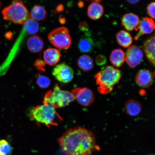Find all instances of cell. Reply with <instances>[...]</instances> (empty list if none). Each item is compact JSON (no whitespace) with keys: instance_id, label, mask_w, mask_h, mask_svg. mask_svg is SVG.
Returning a JSON list of instances; mask_svg holds the SVG:
<instances>
[{"instance_id":"1","label":"cell","mask_w":155,"mask_h":155,"mask_svg":"<svg viewBox=\"0 0 155 155\" xmlns=\"http://www.w3.org/2000/svg\"><path fill=\"white\" fill-rule=\"evenodd\" d=\"M58 142L66 155H92L97 147L94 134L81 127L68 130Z\"/></svg>"},{"instance_id":"2","label":"cell","mask_w":155,"mask_h":155,"mask_svg":"<svg viewBox=\"0 0 155 155\" xmlns=\"http://www.w3.org/2000/svg\"><path fill=\"white\" fill-rule=\"evenodd\" d=\"M121 77V71L107 66L94 75L98 92L102 95L109 94L119 83Z\"/></svg>"},{"instance_id":"3","label":"cell","mask_w":155,"mask_h":155,"mask_svg":"<svg viewBox=\"0 0 155 155\" xmlns=\"http://www.w3.org/2000/svg\"><path fill=\"white\" fill-rule=\"evenodd\" d=\"M30 118L32 120L44 124L48 127L58 125L63 120L55 108L50 104L39 105L32 108L30 112Z\"/></svg>"},{"instance_id":"4","label":"cell","mask_w":155,"mask_h":155,"mask_svg":"<svg viewBox=\"0 0 155 155\" xmlns=\"http://www.w3.org/2000/svg\"><path fill=\"white\" fill-rule=\"evenodd\" d=\"M4 19L15 24L22 25L30 17V13L21 1H14L2 11Z\"/></svg>"},{"instance_id":"5","label":"cell","mask_w":155,"mask_h":155,"mask_svg":"<svg viewBox=\"0 0 155 155\" xmlns=\"http://www.w3.org/2000/svg\"><path fill=\"white\" fill-rule=\"evenodd\" d=\"M75 100L71 92L61 90L58 84L54 87L53 90H50L44 97L43 103L45 105L50 104L55 108L64 107L68 105Z\"/></svg>"},{"instance_id":"6","label":"cell","mask_w":155,"mask_h":155,"mask_svg":"<svg viewBox=\"0 0 155 155\" xmlns=\"http://www.w3.org/2000/svg\"><path fill=\"white\" fill-rule=\"evenodd\" d=\"M48 38L53 45L59 49H68L71 43L70 34L65 27L54 29L48 34Z\"/></svg>"},{"instance_id":"7","label":"cell","mask_w":155,"mask_h":155,"mask_svg":"<svg viewBox=\"0 0 155 155\" xmlns=\"http://www.w3.org/2000/svg\"><path fill=\"white\" fill-rule=\"evenodd\" d=\"M71 94L78 104L81 106L88 107L92 104L94 101L95 96L94 92L88 88L76 87L71 91Z\"/></svg>"},{"instance_id":"8","label":"cell","mask_w":155,"mask_h":155,"mask_svg":"<svg viewBox=\"0 0 155 155\" xmlns=\"http://www.w3.org/2000/svg\"><path fill=\"white\" fill-rule=\"evenodd\" d=\"M52 74L59 82L68 83L72 80L74 73L72 68L66 64L62 63L55 66Z\"/></svg>"},{"instance_id":"9","label":"cell","mask_w":155,"mask_h":155,"mask_svg":"<svg viewBox=\"0 0 155 155\" xmlns=\"http://www.w3.org/2000/svg\"><path fill=\"white\" fill-rule=\"evenodd\" d=\"M143 54L142 50L137 45L130 46L127 50L125 60L130 67L134 68L140 64L142 61Z\"/></svg>"},{"instance_id":"10","label":"cell","mask_w":155,"mask_h":155,"mask_svg":"<svg viewBox=\"0 0 155 155\" xmlns=\"http://www.w3.org/2000/svg\"><path fill=\"white\" fill-rule=\"evenodd\" d=\"M153 80V75L150 71L146 69L139 70L136 75L135 81L139 87L148 88L152 84Z\"/></svg>"},{"instance_id":"11","label":"cell","mask_w":155,"mask_h":155,"mask_svg":"<svg viewBox=\"0 0 155 155\" xmlns=\"http://www.w3.org/2000/svg\"><path fill=\"white\" fill-rule=\"evenodd\" d=\"M154 22L152 18H143L140 21L137 26L138 32L135 36V40H138L143 35L151 34L155 28Z\"/></svg>"},{"instance_id":"12","label":"cell","mask_w":155,"mask_h":155,"mask_svg":"<svg viewBox=\"0 0 155 155\" xmlns=\"http://www.w3.org/2000/svg\"><path fill=\"white\" fill-rule=\"evenodd\" d=\"M61 56V52L57 48H48L44 52V61L50 66H54L59 62Z\"/></svg>"},{"instance_id":"13","label":"cell","mask_w":155,"mask_h":155,"mask_svg":"<svg viewBox=\"0 0 155 155\" xmlns=\"http://www.w3.org/2000/svg\"><path fill=\"white\" fill-rule=\"evenodd\" d=\"M155 41L154 35L145 40L143 45L145 55L153 66H155Z\"/></svg>"},{"instance_id":"14","label":"cell","mask_w":155,"mask_h":155,"mask_svg":"<svg viewBox=\"0 0 155 155\" xmlns=\"http://www.w3.org/2000/svg\"><path fill=\"white\" fill-rule=\"evenodd\" d=\"M140 19L137 15L133 13L125 14L121 20L122 25L127 31H131L138 26Z\"/></svg>"},{"instance_id":"15","label":"cell","mask_w":155,"mask_h":155,"mask_svg":"<svg viewBox=\"0 0 155 155\" xmlns=\"http://www.w3.org/2000/svg\"><path fill=\"white\" fill-rule=\"evenodd\" d=\"M27 46L28 50L31 53H38L43 49L44 42L41 38L34 35L27 40Z\"/></svg>"},{"instance_id":"16","label":"cell","mask_w":155,"mask_h":155,"mask_svg":"<svg viewBox=\"0 0 155 155\" xmlns=\"http://www.w3.org/2000/svg\"><path fill=\"white\" fill-rule=\"evenodd\" d=\"M100 1H93L88 6L87 14L89 17L93 20H97L103 15L104 9L100 3Z\"/></svg>"},{"instance_id":"17","label":"cell","mask_w":155,"mask_h":155,"mask_svg":"<svg viewBox=\"0 0 155 155\" xmlns=\"http://www.w3.org/2000/svg\"><path fill=\"white\" fill-rule=\"evenodd\" d=\"M125 109L127 115L134 117L140 114L142 109V106L138 101L130 99L126 102Z\"/></svg>"},{"instance_id":"18","label":"cell","mask_w":155,"mask_h":155,"mask_svg":"<svg viewBox=\"0 0 155 155\" xmlns=\"http://www.w3.org/2000/svg\"><path fill=\"white\" fill-rule=\"evenodd\" d=\"M110 60L114 67H120L125 61L124 52L120 49L114 50L110 56Z\"/></svg>"},{"instance_id":"19","label":"cell","mask_w":155,"mask_h":155,"mask_svg":"<svg viewBox=\"0 0 155 155\" xmlns=\"http://www.w3.org/2000/svg\"><path fill=\"white\" fill-rule=\"evenodd\" d=\"M118 43L122 47H129L133 42V38L129 32L125 30H121L116 35Z\"/></svg>"},{"instance_id":"20","label":"cell","mask_w":155,"mask_h":155,"mask_svg":"<svg viewBox=\"0 0 155 155\" xmlns=\"http://www.w3.org/2000/svg\"><path fill=\"white\" fill-rule=\"evenodd\" d=\"M78 65L80 68L85 71L92 69L94 67V62L92 58L87 55L80 56L78 60Z\"/></svg>"},{"instance_id":"21","label":"cell","mask_w":155,"mask_h":155,"mask_svg":"<svg viewBox=\"0 0 155 155\" xmlns=\"http://www.w3.org/2000/svg\"><path fill=\"white\" fill-rule=\"evenodd\" d=\"M94 43L91 38L85 36L81 39L78 45L79 49L83 53L91 52L94 48Z\"/></svg>"},{"instance_id":"22","label":"cell","mask_w":155,"mask_h":155,"mask_svg":"<svg viewBox=\"0 0 155 155\" xmlns=\"http://www.w3.org/2000/svg\"><path fill=\"white\" fill-rule=\"evenodd\" d=\"M47 11L41 5H36L34 6L30 13L31 18L36 21L43 20L47 15Z\"/></svg>"},{"instance_id":"23","label":"cell","mask_w":155,"mask_h":155,"mask_svg":"<svg viewBox=\"0 0 155 155\" xmlns=\"http://www.w3.org/2000/svg\"><path fill=\"white\" fill-rule=\"evenodd\" d=\"M24 30L27 34L33 35L37 33L39 30V25L37 21L29 18L23 24Z\"/></svg>"},{"instance_id":"24","label":"cell","mask_w":155,"mask_h":155,"mask_svg":"<svg viewBox=\"0 0 155 155\" xmlns=\"http://www.w3.org/2000/svg\"><path fill=\"white\" fill-rule=\"evenodd\" d=\"M36 84L41 88L45 89L51 84V80L45 75L38 74L36 75Z\"/></svg>"},{"instance_id":"25","label":"cell","mask_w":155,"mask_h":155,"mask_svg":"<svg viewBox=\"0 0 155 155\" xmlns=\"http://www.w3.org/2000/svg\"><path fill=\"white\" fill-rule=\"evenodd\" d=\"M13 148L7 140H0V155H11Z\"/></svg>"},{"instance_id":"26","label":"cell","mask_w":155,"mask_h":155,"mask_svg":"<svg viewBox=\"0 0 155 155\" xmlns=\"http://www.w3.org/2000/svg\"><path fill=\"white\" fill-rule=\"evenodd\" d=\"M46 64L43 60L41 59H38L35 61L34 66L38 71H45V67Z\"/></svg>"},{"instance_id":"27","label":"cell","mask_w":155,"mask_h":155,"mask_svg":"<svg viewBox=\"0 0 155 155\" xmlns=\"http://www.w3.org/2000/svg\"><path fill=\"white\" fill-rule=\"evenodd\" d=\"M155 3L152 2L149 4L147 7V10L149 15L153 19L155 18Z\"/></svg>"},{"instance_id":"28","label":"cell","mask_w":155,"mask_h":155,"mask_svg":"<svg viewBox=\"0 0 155 155\" xmlns=\"http://www.w3.org/2000/svg\"><path fill=\"white\" fill-rule=\"evenodd\" d=\"M96 62L97 64L101 66L104 65L106 62V58L103 55L100 54L96 58Z\"/></svg>"},{"instance_id":"29","label":"cell","mask_w":155,"mask_h":155,"mask_svg":"<svg viewBox=\"0 0 155 155\" xmlns=\"http://www.w3.org/2000/svg\"><path fill=\"white\" fill-rule=\"evenodd\" d=\"M88 25L85 22H81L79 25V28L82 31H87L88 30Z\"/></svg>"},{"instance_id":"30","label":"cell","mask_w":155,"mask_h":155,"mask_svg":"<svg viewBox=\"0 0 155 155\" xmlns=\"http://www.w3.org/2000/svg\"><path fill=\"white\" fill-rule=\"evenodd\" d=\"M64 6L60 4L58 6L56 10L57 12H59L63 11L64 10Z\"/></svg>"},{"instance_id":"31","label":"cell","mask_w":155,"mask_h":155,"mask_svg":"<svg viewBox=\"0 0 155 155\" xmlns=\"http://www.w3.org/2000/svg\"><path fill=\"white\" fill-rule=\"evenodd\" d=\"M13 35V34H12V32H7L5 34L6 38L8 39H11L12 38Z\"/></svg>"},{"instance_id":"32","label":"cell","mask_w":155,"mask_h":155,"mask_svg":"<svg viewBox=\"0 0 155 155\" xmlns=\"http://www.w3.org/2000/svg\"><path fill=\"white\" fill-rule=\"evenodd\" d=\"M79 6L81 8H83L84 6V4L82 1H79L78 3Z\"/></svg>"},{"instance_id":"33","label":"cell","mask_w":155,"mask_h":155,"mask_svg":"<svg viewBox=\"0 0 155 155\" xmlns=\"http://www.w3.org/2000/svg\"><path fill=\"white\" fill-rule=\"evenodd\" d=\"M139 1H128L127 2H128L132 4H133L136 3L137 2H138Z\"/></svg>"},{"instance_id":"34","label":"cell","mask_w":155,"mask_h":155,"mask_svg":"<svg viewBox=\"0 0 155 155\" xmlns=\"http://www.w3.org/2000/svg\"><path fill=\"white\" fill-rule=\"evenodd\" d=\"M59 21H60V22L61 23V24H64L65 22V19L64 18H60L59 19Z\"/></svg>"},{"instance_id":"35","label":"cell","mask_w":155,"mask_h":155,"mask_svg":"<svg viewBox=\"0 0 155 155\" xmlns=\"http://www.w3.org/2000/svg\"><path fill=\"white\" fill-rule=\"evenodd\" d=\"M1 2H0V7H1Z\"/></svg>"},{"instance_id":"36","label":"cell","mask_w":155,"mask_h":155,"mask_svg":"<svg viewBox=\"0 0 155 155\" xmlns=\"http://www.w3.org/2000/svg\"></svg>"}]
</instances>
